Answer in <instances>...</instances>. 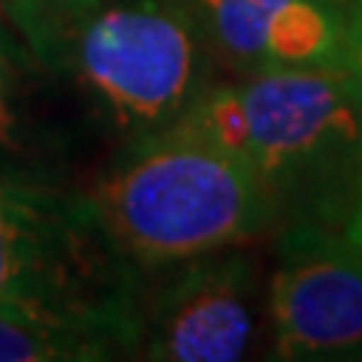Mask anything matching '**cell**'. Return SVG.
I'll return each mask as SVG.
<instances>
[{"label":"cell","instance_id":"2","mask_svg":"<svg viewBox=\"0 0 362 362\" xmlns=\"http://www.w3.org/2000/svg\"><path fill=\"white\" fill-rule=\"evenodd\" d=\"M112 251L139 266H175L263 235L275 202L239 157L194 136H154L88 199Z\"/></svg>","mask_w":362,"mask_h":362},{"label":"cell","instance_id":"6","mask_svg":"<svg viewBox=\"0 0 362 362\" xmlns=\"http://www.w3.org/2000/svg\"><path fill=\"white\" fill-rule=\"evenodd\" d=\"M139 320L148 359L233 362L254 338V269L242 257H197Z\"/></svg>","mask_w":362,"mask_h":362},{"label":"cell","instance_id":"1","mask_svg":"<svg viewBox=\"0 0 362 362\" xmlns=\"http://www.w3.org/2000/svg\"><path fill=\"white\" fill-rule=\"evenodd\" d=\"M257 175L278 221L335 226L362 190V97L347 64L254 73L214 88L169 124Z\"/></svg>","mask_w":362,"mask_h":362},{"label":"cell","instance_id":"9","mask_svg":"<svg viewBox=\"0 0 362 362\" xmlns=\"http://www.w3.org/2000/svg\"><path fill=\"white\" fill-rule=\"evenodd\" d=\"M347 21V49H344V64L354 73L359 97H362V4H356L350 13L344 16Z\"/></svg>","mask_w":362,"mask_h":362},{"label":"cell","instance_id":"8","mask_svg":"<svg viewBox=\"0 0 362 362\" xmlns=\"http://www.w3.org/2000/svg\"><path fill=\"white\" fill-rule=\"evenodd\" d=\"M133 347H139V317L130 293L85 305H0V362L109 359Z\"/></svg>","mask_w":362,"mask_h":362},{"label":"cell","instance_id":"5","mask_svg":"<svg viewBox=\"0 0 362 362\" xmlns=\"http://www.w3.org/2000/svg\"><path fill=\"white\" fill-rule=\"evenodd\" d=\"M281 359H362V247L323 223H290L269 287Z\"/></svg>","mask_w":362,"mask_h":362},{"label":"cell","instance_id":"7","mask_svg":"<svg viewBox=\"0 0 362 362\" xmlns=\"http://www.w3.org/2000/svg\"><path fill=\"white\" fill-rule=\"evenodd\" d=\"M211 37L247 73L344 64L347 21L326 0H197Z\"/></svg>","mask_w":362,"mask_h":362},{"label":"cell","instance_id":"11","mask_svg":"<svg viewBox=\"0 0 362 362\" xmlns=\"http://www.w3.org/2000/svg\"><path fill=\"white\" fill-rule=\"evenodd\" d=\"M344 235L354 245H359L362 247V190H359V199H356V209H354V214H350V221H347V226H344Z\"/></svg>","mask_w":362,"mask_h":362},{"label":"cell","instance_id":"3","mask_svg":"<svg viewBox=\"0 0 362 362\" xmlns=\"http://www.w3.org/2000/svg\"><path fill=\"white\" fill-rule=\"evenodd\" d=\"M9 9L33 54L121 124L175 121L190 103L194 30L163 0H13Z\"/></svg>","mask_w":362,"mask_h":362},{"label":"cell","instance_id":"12","mask_svg":"<svg viewBox=\"0 0 362 362\" xmlns=\"http://www.w3.org/2000/svg\"><path fill=\"white\" fill-rule=\"evenodd\" d=\"M326 4H332V6L338 9V13H344V16H347L356 4H362V0H326Z\"/></svg>","mask_w":362,"mask_h":362},{"label":"cell","instance_id":"4","mask_svg":"<svg viewBox=\"0 0 362 362\" xmlns=\"http://www.w3.org/2000/svg\"><path fill=\"white\" fill-rule=\"evenodd\" d=\"M109 242L88 202L0 178V305H85L127 293L109 278Z\"/></svg>","mask_w":362,"mask_h":362},{"label":"cell","instance_id":"10","mask_svg":"<svg viewBox=\"0 0 362 362\" xmlns=\"http://www.w3.org/2000/svg\"><path fill=\"white\" fill-rule=\"evenodd\" d=\"M9 94H13V78H9V64L4 54V42H0V145L13 139V130H16V109Z\"/></svg>","mask_w":362,"mask_h":362}]
</instances>
